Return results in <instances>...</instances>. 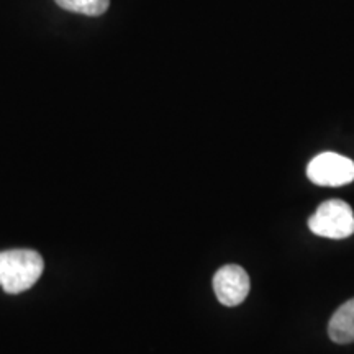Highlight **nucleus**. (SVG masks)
I'll list each match as a JSON object with an SVG mask.
<instances>
[{"label": "nucleus", "mask_w": 354, "mask_h": 354, "mask_svg": "<svg viewBox=\"0 0 354 354\" xmlns=\"http://www.w3.org/2000/svg\"><path fill=\"white\" fill-rule=\"evenodd\" d=\"M251 289L250 276L241 266L227 264L214 276V290L221 305L236 307L248 297Z\"/></svg>", "instance_id": "nucleus-4"}, {"label": "nucleus", "mask_w": 354, "mask_h": 354, "mask_svg": "<svg viewBox=\"0 0 354 354\" xmlns=\"http://www.w3.org/2000/svg\"><path fill=\"white\" fill-rule=\"evenodd\" d=\"M43 258L32 250L0 253V286L7 294H20L38 282L43 274Z\"/></svg>", "instance_id": "nucleus-1"}, {"label": "nucleus", "mask_w": 354, "mask_h": 354, "mask_svg": "<svg viewBox=\"0 0 354 354\" xmlns=\"http://www.w3.org/2000/svg\"><path fill=\"white\" fill-rule=\"evenodd\" d=\"M55 2L64 10L87 17H99L107 12L110 6V0H55Z\"/></svg>", "instance_id": "nucleus-6"}, {"label": "nucleus", "mask_w": 354, "mask_h": 354, "mask_svg": "<svg viewBox=\"0 0 354 354\" xmlns=\"http://www.w3.org/2000/svg\"><path fill=\"white\" fill-rule=\"evenodd\" d=\"M328 335L338 344L354 342V299L344 302L333 313L328 323Z\"/></svg>", "instance_id": "nucleus-5"}, {"label": "nucleus", "mask_w": 354, "mask_h": 354, "mask_svg": "<svg viewBox=\"0 0 354 354\" xmlns=\"http://www.w3.org/2000/svg\"><path fill=\"white\" fill-rule=\"evenodd\" d=\"M310 232L330 240H343L354 234V212L349 203L338 198L323 202L308 218Z\"/></svg>", "instance_id": "nucleus-2"}, {"label": "nucleus", "mask_w": 354, "mask_h": 354, "mask_svg": "<svg viewBox=\"0 0 354 354\" xmlns=\"http://www.w3.org/2000/svg\"><path fill=\"white\" fill-rule=\"evenodd\" d=\"M307 176L322 187H342L354 180V161L338 153H322L308 162Z\"/></svg>", "instance_id": "nucleus-3"}]
</instances>
